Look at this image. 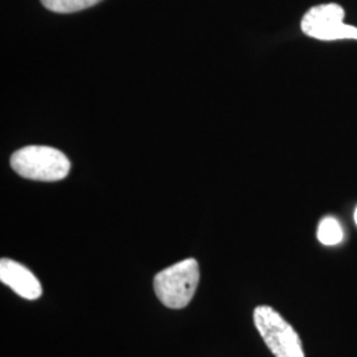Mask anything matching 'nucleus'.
I'll use <instances>...</instances> for the list:
<instances>
[{
	"mask_svg": "<svg viewBox=\"0 0 357 357\" xmlns=\"http://www.w3.org/2000/svg\"><path fill=\"white\" fill-rule=\"evenodd\" d=\"M199 281V264L188 258L159 271L153 278V290L165 306L180 310L190 305Z\"/></svg>",
	"mask_w": 357,
	"mask_h": 357,
	"instance_id": "nucleus-1",
	"label": "nucleus"
},
{
	"mask_svg": "<svg viewBox=\"0 0 357 357\" xmlns=\"http://www.w3.org/2000/svg\"><path fill=\"white\" fill-rule=\"evenodd\" d=\"M11 167L22 178L59 181L68 176L70 162L65 153L48 146H28L11 156Z\"/></svg>",
	"mask_w": 357,
	"mask_h": 357,
	"instance_id": "nucleus-2",
	"label": "nucleus"
},
{
	"mask_svg": "<svg viewBox=\"0 0 357 357\" xmlns=\"http://www.w3.org/2000/svg\"><path fill=\"white\" fill-rule=\"evenodd\" d=\"M255 328L275 357H305L299 335L270 306H258L253 314Z\"/></svg>",
	"mask_w": 357,
	"mask_h": 357,
	"instance_id": "nucleus-3",
	"label": "nucleus"
},
{
	"mask_svg": "<svg viewBox=\"0 0 357 357\" xmlns=\"http://www.w3.org/2000/svg\"><path fill=\"white\" fill-rule=\"evenodd\" d=\"M344 16V10L339 4H320L307 11L301 26L307 36L321 41L357 40L356 26L345 24Z\"/></svg>",
	"mask_w": 357,
	"mask_h": 357,
	"instance_id": "nucleus-4",
	"label": "nucleus"
},
{
	"mask_svg": "<svg viewBox=\"0 0 357 357\" xmlns=\"http://www.w3.org/2000/svg\"><path fill=\"white\" fill-rule=\"evenodd\" d=\"M0 280L28 301H36L43 294V287L33 273L24 265L8 258L0 261Z\"/></svg>",
	"mask_w": 357,
	"mask_h": 357,
	"instance_id": "nucleus-5",
	"label": "nucleus"
},
{
	"mask_svg": "<svg viewBox=\"0 0 357 357\" xmlns=\"http://www.w3.org/2000/svg\"><path fill=\"white\" fill-rule=\"evenodd\" d=\"M344 238L343 228L339 221L333 217H326L320 221L318 227V240L323 245L333 246L342 243Z\"/></svg>",
	"mask_w": 357,
	"mask_h": 357,
	"instance_id": "nucleus-6",
	"label": "nucleus"
},
{
	"mask_svg": "<svg viewBox=\"0 0 357 357\" xmlns=\"http://www.w3.org/2000/svg\"><path fill=\"white\" fill-rule=\"evenodd\" d=\"M43 6L56 13H73L90 8L102 0H40Z\"/></svg>",
	"mask_w": 357,
	"mask_h": 357,
	"instance_id": "nucleus-7",
	"label": "nucleus"
},
{
	"mask_svg": "<svg viewBox=\"0 0 357 357\" xmlns=\"http://www.w3.org/2000/svg\"><path fill=\"white\" fill-rule=\"evenodd\" d=\"M355 222H356V225H357V208H356V211H355Z\"/></svg>",
	"mask_w": 357,
	"mask_h": 357,
	"instance_id": "nucleus-8",
	"label": "nucleus"
}]
</instances>
